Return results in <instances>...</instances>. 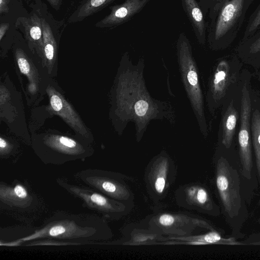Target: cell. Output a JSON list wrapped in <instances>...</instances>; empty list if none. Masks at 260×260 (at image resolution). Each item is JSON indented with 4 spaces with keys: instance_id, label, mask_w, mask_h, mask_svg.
Masks as SVG:
<instances>
[{
    "instance_id": "cell-1",
    "label": "cell",
    "mask_w": 260,
    "mask_h": 260,
    "mask_svg": "<svg viewBox=\"0 0 260 260\" xmlns=\"http://www.w3.org/2000/svg\"><path fill=\"white\" fill-rule=\"evenodd\" d=\"M144 59L132 62L128 53L122 56L111 93V117L119 136L132 121L137 142L142 140L152 120H166L174 125L176 116L171 102L154 99L148 91L144 77Z\"/></svg>"
},
{
    "instance_id": "cell-2",
    "label": "cell",
    "mask_w": 260,
    "mask_h": 260,
    "mask_svg": "<svg viewBox=\"0 0 260 260\" xmlns=\"http://www.w3.org/2000/svg\"><path fill=\"white\" fill-rule=\"evenodd\" d=\"M113 234L106 219L88 214L58 212L48 219L32 234L18 243L43 238L60 240L67 244H84L111 239Z\"/></svg>"
},
{
    "instance_id": "cell-3",
    "label": "cell",
    "mask_w": 260,
    "mask_h": 260,
    "mask_svg": "<svg viewBox=\"0 0 260 260\" xmlns=\"http://www.w3.org/2000/svg\"><path fill=\"white\" fill-rule=\"evenodd\" d=\"M238 165H232L225 157L215 159V184L222 206L223 214L231 226L240 228L247 217V211L242 198L240 173Z\"/></svg>"
},
{
    "instance_id": "cell-4",
    "label": "cell",
    "mask_w": 260,
    "mask_h": 260,
    "mask_svg": "<svg viewBox=\"0 0 260 260\" xmlns=\"http://www.w3.org/2000/svg\"><path fill=\"white\" fill-rule=\"evenodd\" d=\"M177 61L181 80L202 135L207 137L204 98L198 67L190 42L181 33L176 44Z\"/></svg>"
},
{
    "instance_id": "cell-5",
    "label": "cell",
    "mask_w": 260,
    "mask_h": 260,
    "mask_svg": "<svg viewBox=\"0 0 260 260\" xmlns=\"http://www.w3.org/2000/svg\"><path fill=\"white\" fill-rule=\"evenodd\" d=\"M143 220L145 226L166 237H186L216 231L204 218L189 213L160 211Z\"/></svg>"
},
{
    "instance_id": "cell-6",
    "label": "cell",
    "mask_w": 260,
    "mask_h": 260,
    "mask_svg": "<svg viewBox=\"0 0 260 260\" xmlns=\"http://www.w3.org/2000/svg\"><path fill=\"white\" fill-rule=\"evenodd\" d=\"M34 149L45 164L61 165L76 160H83L93 154L87 145L64 136L49 135L34 143Z\"/></svg>"
},
{
    "instance_id": "cell-7",
    "label": "cell",
    "mask_w": 260,
    "mask_h": 260,
    "mask_svg": "<svg viewBox=\"0 0 260 260\" xmlns=\"http://www.w3.org/2000/svg\"><path fill=\"white\" fill-rule=\"evenodd\" d=\"M57 184L82 202L86 208L101 214L103 217L118 220L127 216L134 205L126 204L87 187L72 184L64 179L57 178Z\"/></svg>"
},
{
    "instance_id": "cell-8",
    "label": "cell",
    "mask_w": 260,
    "mask_h": 260,
    "mask_svg": "<svg viewBox=\"0 0 260 260\" xmlns=\"http://www.w3.org/2000/svg\"><path fill=\"white\" fill-rule=\"evenodd\" d=\"M84 184L122 203L134 205L133 191L126 182L125 175L110 171L87 169L75 175Z\"/></svg>"
},
{
    "instance_id": "cell-9",
    "label": "cell",
    "mask_w": 260,
    "mask_h": 260,
    "mask_svg": "<svg viewBox=\"0 0 260 260\" xmlns=\"http://www.w3.org/2000/svg\"><path fill=\"white\" fill-rule=\"evenodd\" d=\"M177 167L173 158L165 150L148 162L144 180L147 193L155 203L164 200L174 183Z\"/></svg>"
},
{
    "instance_id": "cell-10",
    "label": "cell",
    "mask_w": 260,
    "mask_h": 260,
    "mask_svg": "<svg viewBox=\"0 0 260 260\" xmlns=\"http://www.w3.org/2000/svg\"><path fill=\"white\" fill-rule=\"evenodd\" d=\"M176 204L180 207L210 216H218V206L214 202L207 188L200 183H191L179 186L175 191Z\"/></svg>"
},
{
    "instance_id": "cell-11",
    "label": "cell",
    "mask_w": 260,
    "mask_h": 260,
    "mask_svg": "<svg viewBox=\"0 0 260 260\" xmlns=\"http://www.w3.org/2000/svg\"><path fill=\"white\" fill-rule=\"evenodd\" d=\"M251 112L250 95L246 85H244L242 89L241 122L238 134V142L242 174L246 179H251L253 168L250 135Z\"/></svg>"
},
{
    "instance_id": "cell-12",
    "label": "cell",
    "mask_w": 260,
    "mask_h": 260,
    "mask_svg": "<svg viewBox=\"0 0 260 260\" xmlns=\"http://www.w3.org/2000/svg\"><path fill=\"white\" fill-rule=\"evenodd\" d=\"M36 195L29 189L27 183L17 180L7 184L0 183V207L1 209L28 211L37 203Z\"/></svg>"
},
{
    "instance_id": "cell-13",
    "label": "cell",
    "mask_w": 260,
    "mask_h": 260,
    "mask_svg": "<svg viewBox=\"0 0 260 260\" xmlns=\"http://www.w3.org/2000/svg\"><path fill=\"white\" fill-rule=\"evenodd\" d=\"M149 1L125 0L120 5L111 7L109 14L96 23L95 26L100 28H107L120 25L140 12Z\"/></svg>"
},
{
    "instance_id": "cell-14",
    "label": "cell",
    "mask_w": 260,
    "mask_h": 260,
    "mask_svg": "<svg viewBox=\"0 0 260 260\" xmlns=\"http://www.w3.org/2000/svg\"><path fill=\"white\" fill-rule=\"evenodd\" d=\"M53 110L61 116L73 128L83 136L88 137L86 127L73 108L64 98L51 87L47 89Z\"/></svg>"
},
{
    "instance_id": "cell-15",
    "label": "cell",
    "mask_w": 260,
    "mask_h": 260,
    "mask_svg": "<svg viewBox=\"0 0 260 260\" xmlns=\"http://www.w3.org/2000/svg\"><path fill=\"white\" fill-rule=\"evenodd\" d=\"M124 238L119 244L124 245H159L167 241V237L149 228L128 225L123 231Z\"/></svg>"
},
{
    "instance_id": "cell-16",
    "label": "cell",
    "mask_w": 260,
    "mask_h": 260,
    "mask_svg": "<svg viewBox=\"0 0 260 260\" xmlns=\"http://www.w3.org/2000/svg\"><path fill=\"white\" fill-rule=\"evenodd\" d=\"M230 78V67L225 60L217 65L209 82L208 97L211 105H215L224 96Z\"/></svg>"
},
{
    "instance_id": "cell-17",
    "label": "cell",
    "mask_w": 260,
    "mask_h": 260,
    "mask_svg": "<svg viewBox=\"0 0 260 260\" xmlns=\"http://www.w3.org/2000/svg\"><path fill=\"white\" fill-rule=\"evenodd\" d=\"M244 0H231L221 9L214 30V38L218 41L230 29L240 15Z\"/></svg>"
},
{
    "instance_id": "cell-18",
    "label": "cell",
    "mask_w": 260,
    "mask_h": 260,
    "mask_svg": "<svg viewBox=\"0 0 260 260\" xmlns=\"http://www.w3.org/2000/svg\"><path fill=\"white\" fill-rule=\"evenodd\" d=\"M183 9L192 26L199 43H205L206 25L202 11L196 0H180Z\"/></svg>"
},
{
    "instance_id": "cell-19",
    "label": "cell",
    "mask_w": 260,
    "mask_h": 260,
    "mask_svg": "<svg viewBox=\"0 0 260 260\" xmlns=\"http://www.w3.org/2000/svg\"><path fill=\"white\" fill-rule=\"evenodd\" d=\"M20 19L29 47L36 49L43 60V40L41 18L34 14L30 17L20 18Z\"/></svg>"
},
{
    "instance_id": "cell-20",
    "label": "cell",
    "mask_w": 260,
    "mask_h": 260,
    "mask_svg": "<svg viewBox=\"0 0 260 260\" xmlns=\"http://www.w3.org/2000/svg\"><path fill=\"white\" fill-rule=\"evenodd\" d=\"M167 240L160 245H207L214 244H232V240L222 238L216 231H210L186 237H167Z\"/></svg>"
},
{
    "instance_id": "cell-21",
    "label": "cell",
    "mask_w": 260,
    "mask_h": 260,
    "mask_svg": "<svg viewBox=\"0 0 260 260\" xmlns=\"http://www.w3.org/2000/svg\"><path fill=\"white\" fill-rule=\"evenodd\" d=\"M43 40V59L49 73L57 57V44L52 27L44 18H41Z\"/></svg>"
},
{
    "instance_id": "cell-22",
    "label": "cell",
    "mask_w": 260,
    "mask_h": 260,
    "mask_svg": "<svg viewBox=\"0 0 260 260\" xmlns=\"http://www.w3.org/2000/svg\"><path fill=\"white\" fill-rule=\"evenodd\" d=\"M238 117V112L234 106L233 101H231L222 120L221 143L226 149H229L231 146Z\"/></svg>"
},
{
    "instance_id": "cell-23",
    "label": "cell",
    "mask_w": 260,
    "mask_h": 260,
    "mask_svg": "<svg viewBox=\"0 0 260 260\" xmlns=\"http://www.w3.org/2000/svg\"><path fill=\"white\" fill-rule=\"evenodd\" d=\"M115 0H84L73 13L69 20L71 22L82 21L100 11Z\"/></svg>"
},
{
    "instance_id": "cell-24",
    "label": "cell",
    "mask_w": 260,
    "mask_h": 260,
    "mask_svg": "<svg viewBox=\"0 0 260 260\" xmlns=\"http://www.w3.org/2000/svg\"><path fill=\"white\" fill-rule=\"evenodd\" d=\"M251 128L256 168L260 183V112L258 109L253 112Z\"/></svg>"
},
{
    "instance_id": "cell-25",
    "label": "cell",
    "mask_w": 260,
    "mask_h": 260,
    "mask_svg": "<svg viewBox=\"0 0 260 260\" xmlns=\"http://www.w3.org/2000/svg\"><path fill=\"white\" fill-rule=\"evenodd\" d=\"M17 64L21 73L28 77V79H33L34 70L29 60L21 49H17L15 53Z\"/></svg>"
},
{
    "instance_id": "cell-26",
    "label": "cell",
    "mask_w": 260,
    "mask_h": 260,
    "mask_svg": "<svg viewBox=\"0 0 260 260\" xmlns=\"http://www.w3.org/2000/svg\"><path fill=\"white\" fill-rule=\"evenodd\" d=\"M12 147L10 144L4 138H0V153L1 156L4 157L10 154Z\"/></svg>"
},
{
    "instance_id": "cell-27",
    "label": "cell",
    "mask_w": 260,
    "mask_h": 260,
    "mask_svg": "<svg viewBox=\"0 0 260 260\" xmlns=\"http://www.w3.org/2000/svg\"><path fill=\"white\" fill-rule=\"evenodd\" d=\"M260 25V9L254 18L252 22L249 27V32H251L255 29Z\"/></svg>"
},
{
    "instance_id": "cell-28",
    "label": "cell",
    "mask_w": 260,
    "mask_h": 260,
    "mask_svg": "<svg viewBox=\"0 0 260 260\" xmlns=\"http://www.w3.org/2000/svg\"><path fill=\"white\" fill-rule=\"evenodd\" d=\"M260 51V37L254 41L250 46L249 52L255 53Z\"/></svg>"
},
{
    "instance_id": "cell-29",
    "label": "cell",
    "mask_w": 260,
    "mask_h": 260,
    "mask_svg": "<svg viewBox=\"0 0 260 260\" xmlns=\"http://www.w3.org/2000/svg\"><path fill=\"white\" fill-rule=\"evenodd\" d=\"M8 0H0V12L1 14L8 11Z\"/></svg>"
},
{
    "instance_id": "cell-30",
    "label": "cell",
    "mask_w": 260,
    "mask_h": 260,
    "mask_svg": "<svg viewBox=\"0 0 260 260\" xmlns=\"http://www.w3.org/2000/svg\"><path fill=\"white\" fill-rule=\"evenodd\" d=\"M9 26V23H1L0 26V40L2 41V38L8 29Z\"/></svg>"
},
{
    "instance_id": "cell-31",
    "label": "cell",
    "mask_w": 260,
    "mask_h": 260,
    "mask_svg": "<svg viewBox=\"0 0 260 260\" xmlns=\"http://www.w3.org/2000/svg\"><path fill=\"white\" fill-rule=\"evenodd\" d=\"M50 5L55 9H58L61 4V0H47Z\"/></svg>"
}]
</instances>
